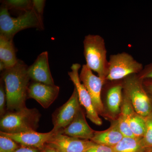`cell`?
<instances>
[{
    "instance_id": "obj_14",
    "label": "cell",
    "mask_w": 152,
    "mask_h": 152,
    "mask_svg": "<svg viewBox=\"0 0 152 152\" xmlns=\"http://www.w3.org/2000/svg\"><path fill=\"white\" fill-rule=\"evenodd\" d=\"M88 124L84 111L80 109L72 121L61 131V134L91 140L95 132Z\"/></svg>"
},
{
    "instance_id": "obj_18",
    "label": "cell",
    "mask_w": 152,
    "mask_h": 152,
    "mask_svg": "<svg viewBox=\"0 0 152 152\" xmlns=\"http://www.w3.org/2000/svg\"><path fill=\"white\" fill-rule=\"evenodd\" d=\"M122 83L112 86L107 93V104L110 113L113 115L120 114L123 101Z\"/></svg>"
},
{
    "instance_id": "obj_10",
    "label": "cell",
    "mask_w": 152,
    "mask_h": 152,
    "mask_svg": "<svg viewBox=\"0 0 152 152\" xmlns=\"http://www.w3.org/2000/svg\"><path fill=\"white\" fill-rule=\"evenodd\" d=\"M53 128L50 132L47 133H39L36 132H28L9 134L0 132V135L10 138L20 145L31 147L42 150L49 140L60 132Z\"/></svg>"
},
{
    "instance_id": "obj_29",
    "label": "cell",
    "mask_w": 152,
    "mask_h": 152,
    "mask_svg": "<svg viewBox=\"0 0 152 152\" xmlns=\"http://www.w3.org/2000/svg\"><path fill=\"white\" fill-rule=\"evenodd\" d=\"M143 85L148 92L152 93V79L144 80Z\"/></svg>"
},
{
    "instance_id": "obj_17",
    "label": "cell",
    "mask_w": 152,
    "mask_h": 152,
    "mask_svg": "<svg viewBox=\"0 0 152 152\" xmlns=\"http://www.w3.org/2000/svg\"><path fill=\"white\" fill-rule=\"evenodd\" d=\"M134 110L130 100L123 91V101L121 113L117 121L120 132L124 137H134L129 124L130 115Z\"/></svg>"
},
{
    "instance_id": "obj_32",
    "label": "cell",
    "mask_w": 152,
    "mask_h": 152,
    "mask_svg": "<svg viewBox=\"0 0 152 152\" xmlns=\"http://www.w3.org/2000/svg\"><path fill=\"white\" fill-rule=\"evenodd\" d=\"M148 92V91H147ZM148 93L149 96V97L150 99H151V101L152 104V93H151L149 92H148Z\"/></svg>"
},
{
    "instance_id": "obj_19",
    "label": "cell",
    "mask_w": 152,
    "mask_h": 152,
    "mask_svg": "<svg viewBox=\"0 0 152 152\" xmlns=\"http://www.w3.org/2000/svg\"><path fill=\"white\" fill-rule=\"evenodd\" d=\"M115 152H145L142 139L124 137L115 146L113 147Z\"/></svg>"
},
{
    "instance_id": "obj_6",
    "label": "cell",
    "mask_w": 152,
    "mask_h": 152,
    "mask_svg": "<svg viewBox=\"0 0 152 152\" xmlns=\"http://www.w3.org/2000/svg\"><path fill=\"white\" fill-rule=\"evenodd\" d=\"M143 68L142 63L127 53L124 52L111 55L108 60L106 81L123 80L131 75H138Z\"/></svg>"
},
{
    "instance_id": "obj_26",
    "label": "cell",
    "mask_w": 152,
    "mask_h": 152,
    "mask_svg": "<svg viewBox=\"0 0 152 152\" xmlns=\"http://www.w3.org/2000/svg\"><path fill=\"white\" fill-rule=\"evenodd\" d=\"M138 75L143 80L147 79H152V63L145 66L142 70L138 74Z\"/></svg>"
},
{
    "instance_id": "obj_12",
    "label": "cell",
    "mask_w": 152,
    "mask_h": 152,
    "mask_svg": "<svg viewBox=\"0 0 152 152\" xmlns=\"http://www.w3.org/2000/svg\"><path fill=\"white\" fill-rule=\"evenodd\" d=\"M60 87L34 82L29 85L28 99H34L45 109L49 108L56 99Z\"/></svg>"
},
{
    "instance_id": "obj_31",
    "label": "cell",
    "mask_w": 152,
    "mask_h": 152,
    "mask_svg": "<svg viewBox=\"0 0 152 152\" xmlns=\"http://www.w3.org/2000/svg\"><path fill=\"white\" fill-rule=\"evenodd\" d=\"M145 152H152V148H148L146 149Z\"/></svg>"
},
{
    "instance_id": "obj_4",
    "label": "cell",
    "mask_w": 152,
    "mask_h": 152,
    "mask_svg": "<svg viewBox=\"0 0 152 152\" xmlns=\"http://www.w3.org/2000/svg\"><path fill=\"white\" fill-rule=\"evenodd\" d=\"M84 56L86 64L98 76L106 81L108 72V60L104 39L98 35L89 34L83 41Z\"/></svg>"
},
{
    "instance_id": "obj_1",
    "label": "cell",
    "mask_w": 152,
    "mask_h": 152,
    "mask_svg": "<svg viewBox=\"0 0 152 152\" xmlns=\"http://www.w3.org/2000/svg\"><path fill=\"white\" fill-rule=\"evenodd\" d=\"M28 67L23 61L18 60L15 66L3 72L2 79L5 87L8 112L16 111L26 107V102L31 80Z\"/></svg>"
},
{
    "instance_id": "obj_22",
    "label": "cell",
    "mask_w": 152,
    "mask_h": 152,
    "mask_svg": "<svg viewBox=\"0 0 152 152\" xmlns=\"http://www.w3.org/2000/svg\"><path fill=\"white\" fill-rule=\"evenodd\" d=\"M145 118L146 123L145 132L142 140L143 145L147 149L152 148V112Z\"/></svg>"
},
{
    "instance_id": "obj_20",
    "label": "cell",
    "mask_w": 152,
    "mask_h": 152,
    "mask_svg": "<svg viewBox=\"0 0 152 152\" xmlns=\"http://www.w3.org/2000/svg\"><path fill=\"white\" fill-rule=\"evenodd\" d=\"M129 124L134 137L142 138L145 135L146 129L145 117L142 116L136 113L134 109L130 115Z\"/></svg>"
},
{
    "instance_id": "obj_23",
    "label": "cell",
    "mask_w": 152,
    "mask_h": 152,
    "mask_svg": "<svg viewBox=\"0 0 152 152\" xmlns=\"http://www.w3.org/2000/svg\"><path fill=\"white\" fill-rule=\"evenodd\" d=\"M20 146L12 139L0 135V152H14Z\"/></svg>"
},
{
    "instance_id": "obj_7",
    "label": "cell",
    "mask_w": 152,
    "mask_h": 152,
    "mask_svg": "<svg viewBox=\"0 0 152 152\" xmlns=\"http://www.w3.org/2000/svg\"><path fill=\"white\" fill-rule=\"evenodd\" d=\"M80 67L78 63L73 64L71 66L72 71L68 72V75L77 92L80 104L86 109L87 118L95 124L101 126L102 124V119L93 105L91 96L80 80L79 71Z\"/></svg>"
},
{
    "instance_id": "obj_28",
    "label": "cell",
    "mask_w": 152,
    "mask_h": 152,
    "mask_svg": "<svg viewBox=\"0 0 152 152\" xmlns=\"http://www.w3.org/2000/svg\"><path fill=\"white\" fill-rule=\"evenodd\" d=\"M41 150L36 148L20 145L14 152H40Z\"/></svg>"
},
{
    "instance_id": "obj_13",
    "label": "cell",
    "mask_w": 152,
    "mask_h": 152,
    "mask_svg": "<svg viewBox=\"0 0 152 152\" xmlns=\"http://www.w3.org/2000/svg\"><path fill=\"white\" fill-rule=\"evenodd\" d=\"M28 74L34 82L45 84L54 85L48 63V54L42 52L38 56L32 65L28 67Z\"/></svg>"
},
{
    "instance_id": "obj_11",
    "label": "cell",
    "mask_w": 152,
    "mask_h": 152,
    "mask_svg": "<svg viewBox=\"0 0 152 152\" xmlns=\"http://www.w3.org/2000/svg\"><path fill=\"white\" fill-rule=\"evenodd\" d=\"M94 142L90 140L72 137L61 134V130L47 142L61 152H85Z\"/></svg>"
},
{
    "instance_id": "obj_16",
    "label": "cell",
    "mask_w": 152,
    "mask_h": 152,
    "mask_svg": "<svg viewBox=\"0 0 152 152\" xmlns=\"http://www.w3.org/2000/svg\"><path fill=\"white\" fill-rule=\"evenodd\" d=\"M18 61L13 39L0 35V70L12 67Z\"/></svg>"
},
{
    "instance_id": "obj_27",
    "label": "cell",
    "mask_w": 152,
    "mask_h": 152,
    "mask_svg": "<svg viewBox=\"0 0 152 152\" xmlns=\"http://www.w3.org/2000/svg\"><path fill=\"white\" fill-rule=\"evenodd\" d=\"M45 0H33V8L37 14L42 18L44 7H45Z\"/></svg>"
},
{
    "instance_id": "obj_15",
    "label": "cell",
    "mask_w": 152,
    "mask_h": 152,
    "mask_svg": "<svg viewBox=\"0 0 152 152\" xmlns=\"http://www.w3.org/2000/svg\"><path fill=\"white\" fill-rule=\"evenodd\" d=\"M124 137L120 132L117 120L112 123L110 126L102 131H95L91 141L95 143L113 147Z\"/></svg>"
},
{
    "instance_id": "obj_8",
    "label": "cell",
    "mask_w": 152,
    "mask_h": 152,
    "mask_svg": "<svg viewBox=\"0 0 152 152\" xmlns=\"http://www.w3.org/2000/svg\"><path fill=\"white\" fill-rule=\"evenodd\" d=\"M79 77L91 96L96 111L99 115H103L104 110L101 99V94L105 81L93 74L92 71L86 64L82 66Z\"/></svg>"
},
{
    "instance_id": "obj_3",
    "label": "cell",
    "mask_w": 152,
    "mask_h": 152,
    "mask_svg": "<svg viewBox=\"0 0 152 152\" xmlns=\"http://www.w3.org/2000/svg\"><path fill=\"white\" fill-rule=\"evenodd\" d=\"M36 28L44 29L42 18L40 17L32 9L24 12L16 18H13L9 13L8 9L4 6L0 10V35L13 39L14 36L22 30Z\"/></svg>"
},
{
    "instance_id": "obj_2",
    "label": "cell",
    "mask_w": 152,
    "mask_h": 152,
    "mask_svg": "<svg viewBox=\"0 0 152 152\" xmlns=\"http://www.w3.org/2000/svg\"><path fill=\"white\" fill-rule=\"evenodd\" d=\"M41 114L36 108L25 107L8 112L0 121L1 132L9 134L35 132L39 127Z\"/></svg>"
},
{
    "instance_id": "obj_21",
    "label": "cell",
    "mask_w": 152,
    "mask_h": 152,
    "mask_svg": "<svg viewBox=\"0 0 152 152\" xmlns=\"http://www.w3.org/2000/svg\"><path fill=\"white\" fill-rule=\"evenodd\" d=\"M3 6L8 9H15L24 12L33 9L32 1L30 0H7L2 1Z\"/></svg>"
},
{
    "instance_id": "obj_24",
    "label": "cell",
    "mask_w": 152,
    "mask_h": 152,
    "mask_svg": "<svg viewBox=\"0 0 152 152\" xmlns=\"http://www.w3.org/2000/svg\"><path fill=\"white\" fill-rule=\"evenodd\" d=\"M7 105V95H6L4 83L2 79L1 80L0 85V115L2 117L6 113Z\"/></svg>"
},
{
    "instance_id": "obj_30",
    "label": "cell",
    "mask_w": 152,
    "mask_h": 152,
    "mask_svg": "<svg viewBox=\"0 0 152 152\" xmlns=\"http://www.w3.org/2000/svg\"><path fill=\"white\" fill-rule=\"evenodd\" d=\"M40 152H61L56 149L48 145H45L43 148L41 150Z\"/></svg>"
},
{
    "instance_id": "obj_25",
    "label": "cell",
    "mask_w": 152,
    "mask_h": 152,
    "mask_svg": "<svg viewBox=\"0 0 152 152\" xmlns=\"http://www.w3.org/2000/svg\"><path fill=\"white\" fill-rule=\"evenodd\" d=\"M85 152H115L113 147L95 144Z\"/></svg>"
},
{
    "instance_id": "obj_9",
    "label": "cell",
    "mask_w": 152,
    "mask_h": 152,
    "mask_svg": "<svg viewBox=\"0 0 152 152\" xmlns=\"http://www.w3.org/2000/svg\"><path fill=\"white\" fill-rule=\"evenodd\" d=\"M80 105L77 92L75 88L67 102L57 109L52 115L53 129L61 130L70 124L80 108Z\"/></svg>"
},
{
    "instance_id": "obj_5",
    "label": "cell",
    "mask_w": 152,
    "mask_h": 152,
    "mask_svg": "<svg viewBox=\"0 0 152 152\" xmlns=\"http://www.w3.org/2000/svg\"><path fill=\"white\" fill-rule=\"evenodd\" d=\"M123 91L129 99L136 113L146 117L152 112V104L143 80L138 75L128 76L122 80Z\"/></svg>"
}]
</instances>
